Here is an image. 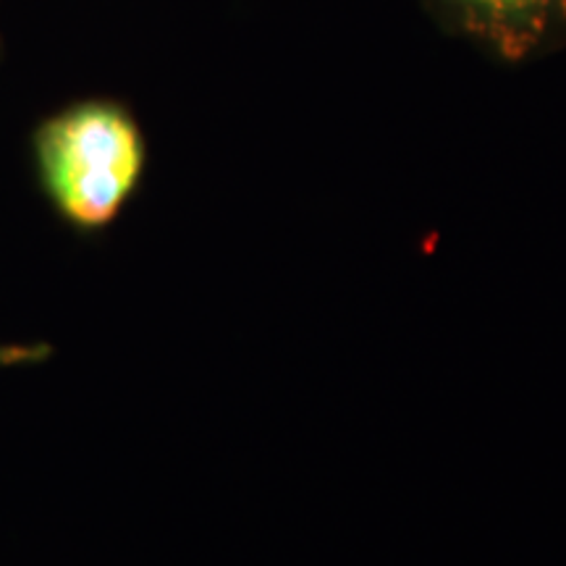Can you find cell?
Masks as SVG:
<instances>
[{"label": "cell", "mask_w": 566, "mask_h": 566, "mask_svg": "<svg viewBox=\"0 0 566 566\" xmlns=\"http://www.w3.org/2000/svg\"><path fill=\"white\" fill-rule=\"evenodd\" d=\"M40 357H42V349H38V346H0V367L32 363V359H40Z\"/></svg>", "instance_id": "3"}, {"label": "cell", "mask_w": 566, "mask_h": 566, "mask_svg": "<svg viewBox=\"0 0 566 566\" xmlns=\"http://www.w3.org/2000/svg\"><path fill=\"white\" fill-rule=\"evenodd\" d=\"M34 160L55 210L76 229L101 231L137 192L147 145L124 105L82 101L38 126Z\"/></svg>", "instance_id": "1"}, {"label": "cell", "mask_w": 566, "mask_h": 566, "mask_svg": "<svg viewBox=\"0 0 566 566\" xmlns=\"http://www.w3.org/2000/svg\"><path fill=\"white\" fill-rule=\"evenodd\" d=\"M472 34L506 59L527 53L564 0H449Z\"/></svg>", "instance_id": "2"}]
</instances>
